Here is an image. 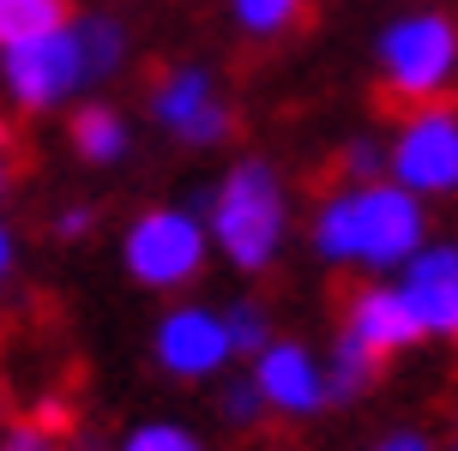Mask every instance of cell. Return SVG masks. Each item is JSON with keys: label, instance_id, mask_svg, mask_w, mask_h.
I'll list each match as a JSON object with an SVG mask.
<instances>
[{"label": "cell", "instance_id": "cell-17", "mask_svg": "<svg viewBox=\"0 0 458 451\" xmlns=\"http://www.w3.org/2000/svg\"><path fill=\"white\" fill-rule=\"evenodd\" d=\"M217 313H224V331H229V349H235V355H259V349L277 338V319L259 295H235Z\"/></svg>", "mask_w": 458, "mask_h": 451}, {"label": "cell", "instance_id": "cell-5", "mask_svg": "<svg viewBox=\"0 0 458 451\" xmlns=\"http://www.w3.org/2000/svg\"><path fill=\"white\" fill-rule=\"evenodd\" d=\"M145 114H151V127H157L163 138H175L182 151H199V157L235 145V127H242L224 79H217L206 61H169V67L151 72Z\"/></svg>", "mask_w": 458, "mask_h": 451}, {"label": "cell", "instance_id": "cell-26", "mask_svg": "<svg viewBox=\"0 0 458 451\" xmlns=\"http://www.w3.org/2000/svg\"><path fill=\"white\" fill-rule=\"evenodd\" d=\"M6 193H13V157L0 151V199H6Z\"/></svg>", "mask_w": 458, "mask_h": 451}, {"label": "cell", "instance_id": "cell-3", "mask_svg": "<svg viewBox=\"0 0 458 451\" xmlns=\"http://www.w3.org/2000/svg\"><path fill=\"white\" fill-rule=\"evenodd\" d=\"M374 85L398 109L458 96V13L411 6V13L380 24V37H374Z\"/></svg>", "mask_w": 458, "mask_h": 451}, {"label": "cell", "instance_id": "cell-18", "mask_svg": "<svg viewBox=\"0 0 458 451\" xmlns=\"http://www.w3.org/2000/svg\"><path fill=\"white\" fill-rule=\"evenodd\" d=\"M217 422L235 428V433H253L266 422V404H259V391H253L248 373H229V380L217 385Z\"/></svg>", "mask_w": 458, "mask_h": 451}, {"label": "cell", "instance_id": "cell-29", "mask_svg": "<svg viewBox=\"0 0 458 451\" xmlns=\"http://www.w3.org/2000/svg\"><path fill=\"white\" fill-rule=\"evenodd\" d=\"M453 343H458V338H453Z\"/></svg>", "mask_w": 458, "mask_h": 451}, {"label": "cell", "instance_id": "cell-7", "mask_svg": "<svg viewBox=\"0 0 458 451\" xmlns=\"http://www.w3.org/2000/svg\"><path fill=\"white\" fill-rule=\"evenodd\" d=\"M85 90H91V72H85V43H79V24L72 19L61 30H48V37L0 48V96L24 121L67 109L72 96H85Z\"/></svg>", "mask_w": 458, "mask_h": 451}, {"label": "cell", "instance_id": "cell-27", "mask_svg": "<svg viewBox=\"0 0 458 451\" xmlns=\"http://www.w3.org/2000/svg\"><path fill=\"white\" fill-rule=\"evenodd\" d=\"M0 151H13V133H6V121H0Z\"/></svg>", "mask_w": 458, "mask_h": 451}, {"label": "cell", "instance_id": "cell-13", "mask_svg": "<svg viewBox=\"0 0 458 451\" xmlns=\"http://www.w3.org/2000/svg\"><path fill=\"white\" fill-rule=\"evenodd\" d=\"M79 24V43H85V72H91V85H109L127 72V54H133V37H127V24L114 19V13H72Z\"/></svg>", "mask_w": 458, "mask_h": 451}, {"label": "cell", "instance_id": "cell-4", "mask_svg": "<svg viewBox=\"0 0 458 451\" xmlns=\"http://www.w3.org/2000/svg\"><path fill=\"white\" fill-rule=\"evenodd\" d=\"M211 265V235L193 205H145L121 229V271L151 295L193 289Z\"/></svg>", "mask_w": 458, "mask_h": 451}, {"label": "cell", "instance_id": "cell-21", "mask_svg": "<svg viewBox=\"0 0 458 451\" xmlns=\"http://www.w3.org/2000/svg\"><path fill=\"white\" fill-rule=\"evenodd\" d=\"M0 451H67V433H55L48 422H37V415L24 409V415H6Z\"/></svg>", "mask_w": 458, "mask_h": 451}, {"label": "cell", "instance_id": "cell-12", "mask_svg": "<svg viewBox=\"0 0 458 451\" xmlns=\"http://www.w3.org/2000/svg\"><path fill=\"white\" fill-rule=\"evenodd\" d=\"M67 145H72V157L85 163V169H114V163H127V151H133V121L114 109V103H103V96L72 103Z\"/></svg>", "mask_w": 458, "mask_h": 451}, {"label": "cell", "instance_id": "cell-23", "mask_svg": "<svg viewBox=\"0 0 458 451\" xmlns=\"http://www.w3.org/2000/svg\"><path fill=\"white\" fill-rule=\"evenodd\" d=\"M368 451H435V439H428L422 428H392V433H380Z\"/></svg>", "mask_w": 458, "mask_h": 451}, {"label": "cell", "instance_id": "cell-20", "mask_svg": "<svg viewBox=\"0 0 458 451\" xmlns=\"http://www.w3.org/2000/svg\"><path fill=\"white\" fill-rule=\"evenodd\" d=\"M374 175H386V138L350 133L338 145V180H374Z\"/></svg>", "mask_w": 458, "mask_h": 451}, {"label": "cell", "instance_id": "cell-19", "mask_svg": "<svg viewBox=\"0 0 458 451\" xmlns=\"http://www.w3.org/2000/svg\"><path fill=\"white\" fill-rule=\"evenodd\" d=\"M114 451H206V439L182 422H139L114 439Z\"/></svg>", "mask_w": 458, "mask_h": 451}, {"label": "cell", "instance_id": "cell-24", "mask_svg": "<svg viewBox=\"0 0 458 451\" xmlns=\"http://www.w3.org/2000/svg\"><path fill=\"white\" fill-rule=\"evenodd\" d=\"M67 451H114V446L103 439V433H91V428H72L67 433Z\"/></svg>", "mask_w": 458, "mask_h": 451}, {"label": "cell", "instance_id": "cell-15", "mask_svg": "<svg viewBox=\"0 0 458 451\" xmlns=\"http://www.w3.org/2000/svg\"><path fill=\"white\" fill-rule=\"evenodd\" d=\"M380 361H368L362 349H350L344 338H332V349H326V404L332 409H350V404H362L368 391L380 385Z\"/></svg>", "mask_w": 458, "mask_h": 451}, {"label": "cell", "instance_id": "cell-9", "mask_svg": "<svg viewBox=\"0 0 458 451\" xmlns=\"http://www.w3.org/2000/svg\"><path fill=\"white\" fill-rule=\"evenodd\" d=\"M248 380L266 415L277 422H314L332 409L326 404V355L301 338H272L259 355H248Z\"/></svg>", "mask_w": 458, "mask_h": 451}, {"label": "cell", "instance_id": "cell-22", "mask_svg": "<svg viewBox=\"0 0 458 451\" xmlns=\"http://www.w3.org/2000/svg\"><path fill=\"white\" fill-rule=\"evenodd\" d=\"M48 235H55L61 247H79V241H91V235H97V205H85V199L61 205V211H55V223H48Z\"/></svg>", "mask_w": 458, "mask_h": 451}, {"label": "cell", "instance_id": "cell-1", "mask_svg": "<svg viewBox=\"0 0 458 451\" xmlns=\"http://www.w3.org/2000/svg\"><path fill=\"white\" fill-rule=\"evenodd\" d=\"M308 253L326 271H350V277H392L435 229H428V205L411 199L398 180H332L314 211H308Z\"/></svg>", "mask_w": 458, "mask_h": 451}, {"label": "cell", "instance_id": "cell-25", "mask_svg": "<svg viewBox=\"0 0 458 451\" xmlns=\"http://www.w3.org/2000/svg\"><path fill=\"white\" fill-rule=\"evenodd\" d=\"M13 259H19V241H13V229L0 223V289H6V277H13Z\"/></svg>", "mask_w": 458, "mask_h": 451}, {"label": "cell", "instance_id": "cell-28", "mask_svg": "<svg viewBox=\"0 0 458 451\" xmlns=\"http://www.w3.org/2000/svg\"><path fill=\"white\" fill-rule=\"evenodd\" d=\"M446 451H458V439H453V446H446Z\"/></svg>", "mask_w": 458, "mask_h": 451}, {"label": "cell", "instance_id": "cell-10", "mask_svg": "<svg viewBox=\"0 0 458 451\" xmlns=\"http://www.w3.org/2000/svg\"><path fill=\"white\" fill-rule=\"evenodd\" d=\"M392 289L404 301V313L416 319L422 343H453L458 338V241L428 235L422 247L392 271Z\"/></svg>", "mask_w": 458, "mask_h": 451}, {"label": "cell", "instance_id": "cell-11", "mask_svg": "<svg viewBox=\"0 0 458 451\" xmlns=\"http://www.w3.org/2000/svg\"><path fill=\"white\" fill-rule=\"evenodd\" d=\"M332 338H344L350 349H362L368 361H398L411 355V349H422V331H416V319L404 313V301H398V289H392V277H362L356 289H350V301H344V319Z\"/></svg>", "mask_w": 458, "mask_h": 451}, {"label": "cell", "instance_id": "cell-14", "mask_svg": "<svg viewBox=\"0 0 458 451\" xmlns=\"http://www.w3.org/2000/svg\"><path fill=\"white\" fill-rule=\"evenodd\" d=\"M308 19V0H229V24L248 43H284Z\"/></svg>", "mask_w": 458, "mask_h": 451}, {"label": "cell", "instance_id": "cell-8", "mask_svg": "<svg viewBox=\"0 0 458 451\" xmlns=\"http://www.w3.org/2000/svg\"><path fill=\"white\" fill-rule=\"evenodd\" d=\"M151 361H157L163 380H175V385L224 380L229 367H235L224 313L206 307V301H182V307H169V313L151 325Z\"/></svg>", "mask_w": 458, "mask_h": 451}, {"label": "cell", "instance_id": "cell-6", "mask_svg": "<svg viewBox=\"0 0 458 451\" xmlns=\"http://www.w3.org/2000/svg\"><path fill=\"white\" fill-rule=\"evenodd\" d=\"M386 138V180H398L411 199L446 205L458 199V96L398 109Z\"/></svg>", "mask_w": 458, "mask_h": 451}, {"label": "cell", "instance_id": "cell-2", "mask_svg": "<svg viewBox=\"0 0 458 451\" xmlns=\"http://www.w3.org/2000/svg\"><path fill=\"white\" fill-rule=\"evenodd\" d=\"M211 235V259H224L235 277H266L290 247V180L272 157H235L199 199Z\"/></svg>", "mask_w": 458, "mask_h": 451}, {"label": "cell", "instance_id": "cell-16", "mask_svg": "<svg viewBox=\"0 0 458 451\" xmlns=\"http://www.w3.org/2000/svg\"><path fill=\"white\" fill-rule=\"evenodd\" d=\"M72 19V0H0V48L48 37Z\"/></svg>", "mask_w": 458, "mask_h": 451}]
</instances>
